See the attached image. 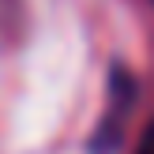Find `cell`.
<instances>
[{"label":"cell","instance_id":"obj_1","mask_svg":"<svg viewBox=\"0 0 154 154\" xmlns=\"http://www.w3.org/2000/svg\"><path fill=\"white\" fill-rule=\"evenodd\" d=\"M132 105H135V79L128 75L124 64H113V72H109V105H105V117L94 128V139H90L94 154H113L120 147L124 120L132 113Z\"/></svg>","mask_w":154,"mask_h":154},{"label":"cell","instance_id":"obj_2","mask_svg":"<svg viewBox=\"0 0 154 154\" xmlns=\"http://www.w3.org/2000/svg\"><path fill=\"white\" fill-rule=\"evenodd\" d=\"M135 154H154V120L147 124V132L139 135V147H135Z\"/></svg>","mask_w":154,"mask_h":154}]
</instances>
